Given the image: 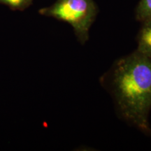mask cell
<instances>
[{
  "mask_svg": "<svg viewBox=\"0 0 151 151\" xmlns=\"http://www.w3.org/2000/svg\"><path fill=\"white\" fill-rule=\"evenodd\" d=\"M106 77V87L120 118L150 133L151 59L136 50L116 60Z\"/></svg>",
  "mask_w": 151,
  "mask_h": 151,
  "instance_id": "6da1fadb",
  "label": "cell"
},
{
  "mask_svg": "<svg viewBox=\"0 0 151 151\" xmlns=\"http://www.w3.org/2000/svg\"><path fill=\"white\" fill-rule=\"evenodd\" d=\"M142 22L137 36V50L151 59V19Z\"/></svg>",
  "mask_w": 151,
  "mask_h": 151,
  "instance_id": "3957f363",
  "label": "cell"
},
{
  "mask_svg": "<svg viewBox=\"0 0 151 151\" xmlns=\"http://www.w3.org/2000/svg\"><path fill=\"white\" fill-rule=\"evenodd\" d=\"M39 13L70 24L78 41L84 44L89 39L90 27L97 16L98 9L94 0H56L50 6L41 9Z\"/></svg>",
  "mask_w": 151,
  "mask_h": 151,
  "instance_id": "7a4b0ae2",
  "label": "cell"
},
{
  "mask_svg": "<svg viewBox=\"0 0 151 151\" xmlns=\"http://www.w3.org/2000/svg\"><path fill=\"white\" fill-rule=\"evenodd\" d=\"M150 134H151V130H150Z\"/></svg>",
  "mask_w": 151,
  "mask_h": 151,
  "instance_id": "8992f818",
  "label": "cell"
},
{
  "mask_svg": "<svg viewBox=\"0 0 151 151\" xmlns=\"http://www.w3.org/2000/svg\"><path fill=\"white\" fill-rule=\"evenodd\" d=\"M136 19L140 22L151 19V0H140L136 9Z\"/></svg>",
  "mask_w": 151,
  "mask_h": 151,
  "instance_id": "277c9868",
  "label": "cell"
},
{
  "mask_svg": "<svg viewBox=\"0 0 151 151\" xmlns=\"http://www.w3.org/2000/svg\"><path fill=\"white\" fill-rule=\"evenodd\" d=\"M33 0H0V4L14 11H24L32 4Z\"/></svg>",
  "mask_w": 151,
  "mask_h": 151,
  "instance_id": "5b68a950",
  "label": "cell"
}]
</instances>
